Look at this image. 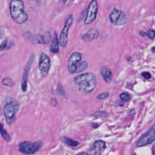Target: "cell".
Returning a JSON list of instances; mask_svg holds the SVG:
<instances>
[{
  "instance_id": "6da1fadb",
  "label": "cell",
  "mask_w": 155,
  "mask_h": 155,
  "mask_svg": "<svg viewBox=\"0 0 155 155\" xmlns=\"http://www.w3.org/2000/svg\"><path fill=\"white\" fill-rule=\"evenodd\" d=\"M74 82L79 87V91L83 94H89L95 88L96 78L92 73H86L74 77Z\"/></svg>"
},
{
  "instance_id": "7a4b0ae2",
  "label": "cell",
  "mask_w": 155,
  "mask_h": 155,
  "mask_svg": "<svg viewBox=\"0 0 155 155\" xmlns=\"http://www.w3.org/2000/svg\"><path fill=\"white\" fill-rule=\"evenodd\" d=\"M9 12L12 18L17 24H23L28 20V15L24 10L22 0H10Z\"/></svg>"
},
{
  "instance_id": "3957f363",
  "label": "cell",
  "mask_w": 155,
  "mask_h": 155,
  "mask_svg": "<svg viewBox=\"0 0 155 155\" xmlns=\"http://www.w3.org/2000/svg\"><path fill=\"white\" fill-rule=\"evenodd\" d=\"M81 54L78 52L73 53L68 61V69L71 73H77L83 71L88 67L86 61H81Z\"/></svg>"
},
{
  "instance_id": "277c9868",
  "label": "cell",
  "mask_w": 155,
  "mask_h": 155,
  "mask_svg": "<svg viewBox=\"0 0 155 155\" xmlns=\"http://www.w3.org/2000/svg\"><path fill=\"white\" fill-rule=\"evenodd\" d=\"M19 108V103L17 101L7 102L4 107V114L6 123L11 126L16 120L17 112Z\"/></svg>"
},
{
  "instance_id": "5b68a950",
  "label": "cell",
  "mask_w": 155,
  "mask_h": 155,
  "mask_svg": "<svg viewBox=\"0 0 155 155\" xmlns=\"http://www.w3.org/2000/svg\"><path fill=\"white\" fill-rule=\"evenodd\" d=\"M42 142L41 140L36 142L24 141L18 145V150L25 154H33L38 152L42 147Z\"/></svg>"
},
{
  "instance_id": "8992f818",
  "label": "cell",
  "mask_w": 155,
  "mask_h": 155,
  "mask_svg": "<svg viewBox=\"0 0 155 155\" xmlns=\"http://www.w3.org/2000/svg\"><path fill=\"white\" fill-rule=\"evenodd\" d=\"M109 19L114 25L121 26L126 24L127 18L126 14L123 11L114 8L109 16Z\"/></svg>"
},
{
  "instance_id": "52a82bcc",
  "label": "cell",
  "mask_w": 155,
  "mask_h": 155,
  "mask_svg": "<svg viewBox=\"0 0 155 155\" xmlns=\"http://www.w3.org/2000/svg\"><path fill=\"white\" fill-rule=\"evenodd\" d=\"M98 10V5L96 0H92L87 9L86 16L84 20L85 24H90L92 23L96 18Z\"/></svg>"
},
{
  "instance_id": "ba28073f",
  "label": "cell",
  "mask_w": 155,
  "mask_h": 155,
  "mask_svg": "<svg viewBox=\"0 0 155 155\" xmlns=\"http://www.w3.org/2000/svg\"><path fill=\"white\" fill-rule=\"evenodd\" d=\"M38 67L41 76L45 77L48 74L50 67V58L44 53H42L40 55Z\"/></svg>"
},
{
  "instance_id": "9c48e42d",
  "label": "cell",
  "mask_w": 155,
  "mask_h": 155,
  "mask_svg": "<svg viewBox=\"0 0 155 155\" xmlns=\"http://www.w3.org/2000/svg\"><path fill=\"white\" fill-rule=\"evenodd\" d=\"M154 140H155V124L139 139L137 142V146H145L150 144Z\"/></svg>"
},
{
  "instance_id": "30bf717a",
  "label": "cell",
  "mask_w": 155,
  "mask_h": 155,
  "mask_svg": "<svg viewBox=\"0 0 155 155\" xmlns=\"http://www.w3.org/2000/svg\"><path fill=\"white\" fill-rule=\"evenodd\" d=\"M72 22H73L72 15H69L65 19L64 27L61 33L60 38H59V44L63 47H65L67 45V41H68V31Z\"/></svg>"
},
{
  "instance_id": "8fae6325",
  "label": "cell",
  "mask_w": 155,
  "mask_h": 155,
  "mask_svg": "<svg viewBox=\"0 0 155 155\" xmlns=\"http://www.w3.org/2000/svg\"><path fill=\"white\" fill-rule=\"evenodd\" d=\"M34 61H35V55L33 54L31 55L29 60L28 61L27 64L24 68V72L22 74V81H21V89L23 92H25L27 90L28 73Z\"/></svg>"
},
{
  "instance_id": "7c38bea8",
  "label": "cell",
  "mask_w": 155,
  "mask_h": 155,
  "mask_svg": "<svg viewBox=\"0 0 155 155\" xmlns=\"http://www.w3.org/2000/svg\"><path fill=\"white\" fill-rule=\"evenodd\" d=\"M105 143L104 141L97 140L93 143L91 148V153L93 154H101L105 150Z\"/></svg>"
},
{
  "instance_id": "4fadbf2b",
  "label": "cell",
  "mask_w": 155,
  "mask_h": 155,
  "mask_svg": "<svg viewBox=\"0 0 155 155\" xmlns=\"http://www.w3.org/2000/svg\"><path fill=\"white\" fill-rule=\"evenodd\" d=\"M98 36H99L98 30L94 28H92L89 31H88L86 33H85L82 36V38L83 40L85 41H90L97 38Z\"/></svg>"
},
{
  "instance_id": "5bb4252c",
  "label": "cell",
  "mask_w": 155,
  "mask_h": 155,
  "mask_svg": "<svg viewBox=\"0 0 155 155\" xmlns=\"http://www.w3.org/2000/svg\"><path fill=\"white\" fill-rule=\"evenodd\" d=\"M101 75L104 79V80L107 82L109 83L111 82L112 79L113 74L111 72V70L107 68V67H103L101 69Z\"/></svg>"
},
{
  "instance_id": "9a60e30c",
  "label": "cell",
  "mask_w": 155,
  "mask_h": 155,
  "mask_svg": "<svg viewBox=\"0 0 155 155\" xmlns=\"http://www.w3.org/2000/svg\"><path fill=\"white\" fill-rule=\"evenodd\" d=\"M50 51L53 53H59V41L56 32H54V37L50 47Z\"/></svg>"
},
{
  "instance_id": "2e32d148",
  "label": "cell",
  "mask_w": 155,
  "mask_h": 155,
  "mask_svg": "<svg viewBox=\"0 0 155 155\" xmlns=\"http://www.w3.org/2000/svg\"><path fill=\"white\" fill-rule=\"evenodd\" d=\"M0 134L2 138L6 141V142H10L11 140V137L8 134V133L6 131V130L4 128L3 125L0 123Z\"/></svg>"
},
{
  "instance_id": "e0dca14e",
  "label": "cell",
  "mask_w": 155,
  "mask_h": 155,
  "mask_svg": "<svg viewBox=\"0 0 155 155\" xmlns=\"http://www.w3.org/2000/svg\"><path fill=\"white\" fill-rule=\"evenodd\" d=\"M61 139L63 142H64L67 145L71 146V147H76L77 145H78L79 144V143L78 142L73 140H72L68 137H62L61 138Z\"/></svg>"
},
{
  "instance_id": "ac0fdd59",
  "label": "cell",
  "mask_w": 155,
  "mask_h": 155,
  "mask_svg": "<svg viewBox=\"0 0 155 155\" xmlns=\"http://www.w3.org/2000/svg\"><path fill=\"white\" fill-rule=\"evenodd\" d=\"M1 82L4 85L10 87H12L14 85L13 81L10 78H4V79H2Z\"/></svg>"
},
{
  "instance_id": "d6986e66",
  "label": "cell",
  "mask_w": 155,
  "mask_h": 155,
  "mask_svg": "<svg viewBox=\"0 0 155 155\" xmlns=\"http://www.w3.org/2000/svg\"><path fill=\"white\" fill-rule=\"evenodd\" d=\"M120 99L124 102H127L130 100V95L127 93H122L120 94Z\"/></svg>"
},
{
  "instance_id": "ffe728a7",
  "label": "cell",
  "mask_w": 155,
  "mask_h": 155,
  "mask_svg": "<svg viewBox=\"0 0 155 155\" xmlns=\"http://www.w3.org/2000/svg\"><path fill=\"white\" fill-rule=\"evenodd\" d=\"M56 91H57L58 94H61L62 96H66L65 93V92L64 91V89H63V88H62V87L61 85V84H58V88H57V90Z\"/></svg>"
},
{
  "instance_id": "44dd1931",
  "label": "cell",
  "mask_w": 155,
  "mask_h": 155,
  "mask_svg": "<svg viewBox=\"0 0 155 155\" xmlns=\"http://www.w3.org/2000/svg\"><path fill=\"white\" fill-rule=\"evenodd\" d=\"M108 96H109L108 93L104 92V93H102L97 95V99H104L107 98L108 97Z\"/></svg>"
},
{
  "instance_id": "7402d4cb",
  "label": "cell",
  "mask_w": 155,
  "mask_h": 155,
  "mask_svg": "<svg viewBox=\"0 0 155 155\" xmlns=\"http://www.w3.org/2000/svg\"><path fill=\"white\" fill-rule=\"evenodd\" d=\"M146 35L150 38H153L155 36V31L153 30H149L148 32L146 33Z\"/></svg>"
},
{
  "instance_id": "603a6c76",
  "label": "cell",
  "mask_w": 155,
  "mask_h": 155,
  "mask_svg": "<svg viewBox=\"0 0 155 155\" xmlns=\"http://www.w3.org/2000/svg\"><path fill=\"white\" fill-rule=\"evenodd\" d=\"M8 43H7V40H4L1 44H0V51H2L4 50L5 49H6L7 47Z\"/></svg>"
},
{
  "instance_id": "cb8c5ba5",
  "label": "cell",
  "mask_w": 155,
  "mask_h": 155,
  "mask_svg": "<svg viewBox=\"0 0 155 155\" xmlns=\"http://www.w3.org/2000/svg\"><path fill=\"white\" fill-rule=\"evenodd\" d=\"M50 102H51V104L53 107H56L58 106V101H57V100H56V98H52V99H51V101H50Z\"/></svg>"
},
{
  "instance_id": "d4e9b609",
  "label": "cell",
  "mask_w": 155,
  "mask_h": 155,
  "mask_svg": "<svg viewBox=\"0 0 155 155\" xmlns=\"http://www.w3.org/2000/svg\"><path fill=\"white\" fill-rule=\"evenodd\" d=\"M142 75L145 78H146V79H150V78H151V74H150V73H148V72H146V71L143 72V73H142Z\"/></svg>"
},
{
  "instance_id": "484cf974",
  "label": "cell",
  "mask_w": 155,
  "mask_h": 155,
  "mask_svg": "<svg viewBox=\"0 0 155 155\" xmlns=\"http://www.w3.org/2000/svg\"><path fill=\"white\" fill-rule=\"evenodd\" d=\"M86 10H84L82 12V13H81V15L79 16V17L78 18V21H81L82 18H83V17L85 16V12H86Z\"/></svg>"
},
{
  "instance_id": "4316f807",
  "label": "cell",
  "mask_w": 155,
  "mask_h": 155,
  "mask_svg": "<svg viewBox=\"0 0 155 155\" xmlns=\"http://www.w3.org/2000/svg\"><path fill=\"white\" fill-rule=\"evenodd\" d=\"M152 153L154 155H155V143L154 144L153 147H152Z\"/></svg>"
},
{
  "instance_id": "83f0119b",
  "label": "cell",
  "mask_w": 155,
  "mask_h": 155,
  "mask_svg": "<svg viewBox=\"0 0 155 155\" xmlns=\"http://www.w3.org/2000/svg\"><path fill=\"white\" fill-rule=\"evenodd\" d=\"M140 35H141V36H145V35H146V33H145V32H143V31H140Z\"/></svg>"
},
{
  "instance_id": "f1b7e54d",
  "label": "cell",
  "mask_w": 155,
  "mask_h": 155,
  "mask_svg": "<svg viewBox=\"0 0 155 155\" xmlns=\"http://www.w3.org/2000/svg\"><path fill=\"white\" fill-rule=\"evenodd\" d=\"M151 51H152L153 53H155V47H153V48H151Z\"/></svg>"
},
{
  "instance_id": "f546056e",
  "label": "cell",
  "mask_w": 155,
  "mask_h": 155,
  "mask_svg": "<svg viewBox=\"0 0 155 155\" xmlns=\"http://www.w3.org/2000/svg\"><path fill=\"white\" fill-rule=\"evenodd\" d=\"M67 0H62V2H64V3H65V2H67Z\"/></svg>"
},
{
  "instance_id": "4dcf8cb0",
  "label": "cell",
  "mask_w": 155,
  "mask_h": 155,
  "mask_svg": "<svg viewBox=\"0 0 155 155\" xmlns=\"http://www.w3.org/2000/svg\"><path fill=\"white\" fill-rule=\"evenodd\" d=\"M79 154H87V153H79Z\"/></svg>"
},
{
  "instance_id": "1f68e13d",
  "label": "cell",
  "mask_w": 155,
  "mask_h": 155,
  "mask_svg": "<svg viewBox=\"0 0 155 155\" xmlns=\"http://www.w3.org/2000/svg\"><path fill=\"white\" fill-rule=\"evenodd\" d=\"M0 38H1V36H0Z\"/></svg>"
}]
</instances>
